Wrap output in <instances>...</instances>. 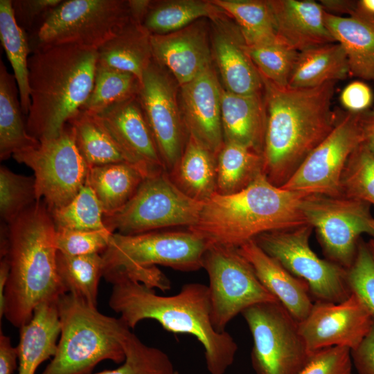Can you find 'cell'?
Returning <instances> with one entry per match:
<instances>
[{
	"instance_id": "cell-1",
	"label": "cell",
	"mask_w": 374,
	"mask_h": 374,
	"mask_svg": "<svg viewBox=\"0 0 374 374\" xmlns=\"http://www.w3.org/2000/svg\"><path fill=\"white\" fill-rule=\"evenodd\" d=\"M262 80L266 112L262 172L281 187L333 129L338 118L332 109L336 82L292 88Z\"/></svg>"
},
{
	"instance_id": "cell-2",
	"label": "cell",
	"mask_w": 374,
	"mask_h": 374,
	"mask_svg": "<svg viewBox=\"0 0 374 374\" xmlns=\"http://www.w3.org/2000/svg\"><path fill=\"white\" fill-rule=\"evenodd\" d=\"M109 305L131 329L153 319L169 332L195 337L204 348L210 374H225L234 361L238 345L229 332L215 329L208 287L204 284L186 283L175 295L163 296L141 283L122 280L112 285Z\"/></svg>"
},
{
	"instance_id": "cell-3",
	"label": "cell",
	"mask_w": 374,
	"mask_h": 374,
	"mask_svg": "<svg viewBox=\"0 0 374 374\" xmlns=\"http://www.w3.org/2000/svg\"><path fill=\"white\" fill-rule=\"evenodd\" d=\"M8 225L10 272L3 316L19 328L37 305L66 292L57 271L56 229L44 202L37 201Z\"/></svg>"
},
{
	"instance_id": "cell-4",
	"label": "cell",
	"mask_w": 374,
	"mask_h": 374,
	"mask_svg": "<svg viewBox=\"0 0 374 374\" xmlns=\"http://www.w3.org/2000/svg\"><path fill=\"white\" fill-rule=\"evenodd\" d=\"M308 195L276 186L262 172L238 193H214L188 229L208 246L238 248L262 233L307 224L301 203Z\"/></svg>"
},
{
	"instance_id": "cell-5",
	"label": "cell",
	"mask_w": 374,
	"mask_h": 374,
	"mask_svg": "<svg viewBox=\"0 0 374 374\" xmlns=\"http://www.w3.org/2000/svg\"><path fill=\"white\" fill-rule=\"evenodd\" d=\"M96 50L73 45L39 48L28 57L27 131L37 140L58 136L92 91Z\"/></svg>"
},
{
	"instance_id": "cell-6",
	"label": "cell",
	"mask_w": 374,
	"mask_h": 374,
	"mask_svg": "<svg viewBox=\"0 0 374 374\" xmlns=\"http://www.w3.org/2000/svg\"><path fill=\"white\" fill-rule=\"evenodd\" d=\"M207 242L189 231H154L134 235L114 233L102 253L103 276L111 284L122 280L141 283L161 291L171 289L157 265L181 271L202 268Z\"/></svg>"
},
{
	"instance_id": "cell-7",
	"label": "cell",
	"mask_w": 374,
	"mask_h": 374,
	"mask_svg": "<svg viewBox=\"0 0 374 374\" xmlns=\"http://www.w3.org/2000/svg\"><path fill=\"white\" fill-rule=\"evenodd\" d=\"M61 332L55 355L41 374H91L100 362H124L123 342L130 328L122 320L100 313L77 295L57 300Z\"/></svg>"
},
{
	"instance_id": "cell-8",
	"label": "cell",
	"mask_w": 374,
	"mask_h": 374,
	"mask_svg": "<svg viewBox=\"0 0 374 374\" xmlns=\"http://www.w3.org/2000/svg\"><path fill=\"white\" fill-rule=\"evenodd\" d=\"M132 21L127 1H62L35 30L30 48L73 45L97 51Z\"/></svg>"
},
{
	"instance_id": "cell-9",
	"label": "cell",
	"mask_w": 374,
	"mask_h": 374,
	"mask_svg": "<svg viewBox=\"0 0 374 374\" xmlns=\"http://www.w3.org/2000/svg\"><path fill=\"white\" fill-rule=\"evenodd\" d=\"M203 202L184 194L165 171L147 177L120 209L103 216L112 233L134 235L176 226H193Z\"/></svg>"
},
{
	"instance_id": "cell-10",
	"label": "cell",
	"mask_w": 374,
	"mask_h": 374,
	"mask_svg": "<svg viewBox=\"0 0 374 374\" xmlns=\"http://www.w3.org/2000/svg\"><path fill=\"white\" fill-rule=\"evenodd\" d=\"M253 339L252 366L257 374H299L310 354L299 322L278 301L251 305L241 313Z\"/></svg>"
},
{
	"instance_id": "cell-11",
	"label": "cell",
	"mask_w": 374,
	"mask_h": 374,
	"mask_svg": "<svg viewBox=\"0 0 374 374\" xmlns=\"http://www.w3.org/2000/svg\"><path fill=\"white\" fill-rule=\"evenodd\" d=\"M312 229L307 224L264 233L253 240L292 274L305 280L316 301L342 302L352 294L347 269L317 256L309 243Z\"/></svg>"
},
{
	"instance_id": "cell-12",
	"label": "cell",
	"mask_w": 374,
	"mask_h": 374,
	"mask_svg": "<svg viewBox=\"0 0 374 374\" xmlns=\"http://www.w3.org/2000/svg\"><path fill=\"white\" fill-rule=\"evenodd\" d=\"M302 213L316 230L327 260L346 269L352 265L361 235L374 234L371 204L344 195L310 194L301 203Z\"/></svg>"
},
{
	"instance_id": "cell-13",
	"label": "cell",
	"mask_w": 374,
	"mask_h": 374,
	"mask_svg": "<svg viewBox=\"0 0 374 374\" xmlns=\"http://www.w3.org/2000/svg\"><path fill=\"white\" fill-rule=\"evenodd\" d=\"M202 268L209 278L212 322L219 332H224L226 325L247 308L278 301L261 283L238 248L209 245L203 256Z\"/></svg>"
},
{
	"instance_id": "cell-14",
	"label": "cell",
	"mask_w": 374,
	"mask_h": 374,
	"mask_svg": "<svg viewBox=\"0 0 374 374\" xmlns=\"http://www.w3.org/2000/svg\"><path fill=\"white\" fill-rule=\"evenodd\" d=\"M12 157L34 172L37 201L49 212L68 204L87 181L89 166L80 154L69 123L56 137L39 141Z\"/></svg>"
},
{
	"instance_id": "cell-15",
	"label": "cell",
	"mask_w": 374,
	"mask_h": 374,
	"mask_svg": "<svg viewBox=\"0 0 374 374\" xmlns=\"http://www.w3.org/2000/svg\"><path fill=\"white\" fill-rule=\"evenodd\" d=\"M362 112L338 115L328 135L308 154L280 188L308 194L341 196L346 163L363 142Z\"/></svg>"
},
{
	"instance_id": "cell-16",
	"label": "cell",
	"mask_w": 374,
	"mask_h": 374,
	"mask_svg": "<svg viewBox=\"0 0 374 374\" xmlns=\"http://www.w3.org/2000/svg\"><path fill=\"white\" fill-rule=\"evenodd\" d=\"M179 89L170 74L152 59L143 73L138 98L168 173L177 164L188 139Z\"/></svg>"
},
{
	"instance_id": "cell-17",
	"label": "cell",
	"mask_w": 374,
	"mask_h": 374,
	"mask_svg": "<svg viewBox=\"0 0 374 374\" xmlns=\"http://www.w3.org/2000/svg\"><path fill=\"white\" fill-rule=\"evenodd\" d=\"M374 317L354 294L340 303L316 301L299 330L308 352L333 346L356 348L370 331Z\"/></svg>"
},
{
	"instance_id": "cell-18",
	"label": "cell",
	"mask_w": 374,
	"mask_h": 374,
	"mask_svg": "<svg viewBox=\"0 0 374 374\" xmlns=\"http://www.w3.org/2000/svg\"><path fill=\"white\" fill-rule=\"evenodd\" d=\"M89 114L145 178L166 171L138 96Z\"/></svg>"
},
{
	"instance_id": "cell-19",
	"label": "cell",
	"mask_w": 374,
	"mask_h": 374,
	"mask_svg": "<svg viewBox=\"0 0 374 374\" xmlns=\"http://www.w3.org/2000/svg\"><path fill=\"white\" fill-rule=\"evenodd\" d=\"M222 89L213 64L179 89L181 111L188 136L216 155L224 143Z\"/></svg>"
},
{
	"instance_id": "cell-20",
	"label": "cell",
	"mask_w": 374,
	"mask_h": 374,
	"mask_svg": "<svg viewBox=\"0 0 374 374\" xmlns=\"http://www.w3.org/2000/svg\"><path fill=\"white\" fill-rule=\"evenodd\" d=\"M153 60L166 70L179 87L213 64L209 19H199L179 30L150 35Z\"/></svg>"
},
{
	"instance_id": "cell-21",
	"label": "cell",
	"mask_w": 374,
	"mask_h": 374,
	"mask_svg": "<svg viewBox=\"0 0 374 374\" xmlns=\"http://www.w3.org/2000/svg\"><path fill=\"white\" fill-rule=\"evenodd\" d=\"M210 37L223 88L248 95L262 91V77L246 51V43L234 21L225 12L209 20Z\"/></svg>"
},
{
	"instance_id": "cell-22",
	"label": "cell",
	"mask_w": 374,
	"mask_h": 374,
	"mask_svg": "<svg viewBox=\"0 0 374 374\" xmlns=\"http://www.w3.org/2000/svg\"><path fill=\"white\" fill-rule=\"evenodd\" d=\"M278 41L301 52L336 42L328 29L325 10L312 0H269Z\"/></svg>"
},
{
	"instance_id": "cell-23",
	"label": "cell",
	"mask_w": 374,
	"mask_h": 374,
	"mask_svg": "<svg viewBox=\"0 0 374 374\" xmlns=\"http://www.w3.org/2000/svg\"><path fill=\"white\" fill-rule=\"evenodd\" d=\"M238 249L251 264L261 283L291 315L298 322L306 318L313 305L308 283L288 271L254 240Z\"/></svg>"
},
{
	"instance_id": "cell-24",
	"label": "cell",
	"mask_w": 374,
	"mask_h": 374,
	"mask_svg": "<svg viewBox=\"0 0 374 374\" xmlns=\"http://www.w3.org/2000/svg\"><path fill=\"white\" fill-rule=\"evenodd\" d=\"M224 142L238 144L262 154L266 112L262 91L248 95L221 92Z\"/></svg>"
},
{
	"instance_id": "cell-25",
	"label": "cell",
	"mask_w": 374,
	"mask_h": 374,
	"mask_svg": "<svg viewBox=\"0 0 374 374\" xmlns=\"http://www.w3.org/2000/svg\"><path fill=\"white\" fill-rule=\"evenodd\" d=\"M324 20L346 53L349 76L374 81V17L357 10L348 17L325 12Z\"/></svg>"
},
{
	"instance_id": "cell-26",
	"label": "cell",
	"mask_w": 374,
	"mask_h": 374,
	"mask_svg": "<svg viewBox=\"0 0 374 374\" xmlns=\"http://www.w3.org/2000/svg\"><path fill=\"white\" fill-rule=\"evenodd\" d=\"M57 300L37 305L29 321L19 328L18 374H35L42 362L55 355L61 332Z\"/></svg>"
},
{
	"instance_id": "cell-27",
	"label": "cell",
	"mask_w": 374,
	"mask_h": 374,
	"mask_svg": "<svg viewBox=\"0 0 374 374\" xmlns=\"http://www.w3.org/2000/svg\"><path fill=\"white\" fill-rule=\"evenodd\" d=\"M217 156L188 136L169 176L184 194L204 203L217 191Z\"/></svg>"
},
{
	"instance_id": "cell-28",
	"label": "cell",
	"mask_w": 374,
	"mask_h": 374,
	"mask_svg": "<svg viewBox=\"0 0 374 374\" xmlns=\"http://www.w3.org/2000/svg\"><path fill=\"white\" fill-rule=\"evenodd\" d=\"M98 52V63L134 74L142 82L152 61L150 34L133 20Z\"/></svg>"
},
{
	"instance_id": "cell-29",
	"label": "cell",
	"mask_w": 374,
	"mask_h": 374,
	"mask_svg": "<svg viewBox=\"0 0 374 374\" xmlns=\"http://www.w3.org/2000/svg\"><path fill=\"white\" fill-rule=\"evenodd\" d=\"M14 74L0 61V159L37 145L39 141L27 131Z\"/></svg>"
},
{
	"instance_id": "cell-30",
	"label": "cell",
	"mask_w": 374,
	"mask_h": 374,
	"mask_svg": "<svg viewBox=\"0 0 374 374\" xmlns=\"http://www.w3.org/2000/svg\"><path fill=\"white\" fill-rule=\"evenodd\" d=\"M349 76L342 46L334 42L299 53L288 82L292 88H312Z\"/></svg>"
},
{
	"instance_id": "cell-31",
	"label": "cell",
	"mask_w": 374,
	"mask_h": 374,
	"mask_svg": "<svg viewBox=\"0 0 374 374\" xmlns=\"http://www.w3.org/2000/svg\"><path fill=\"white\" fill-rule=\"evenodd\" d=\"M144 179L134 165L121 162L90 167L87 181L107 215L123 206Z\"/></svg>"
},
{
	"instance_id": "cell-32",
	"label": "cell",
	"mask_w": 374,
	"mask_h": 374,
	"mask_svg": "<svg viewBox=\"0 0 374 374\" xmlns=\"http://www.w3.org/2000/svg\"><path fill=\"white\" fill-rule=\"evenodd\" d=\"M224 12L211 0L152 1L142 25L150 35H164Z\"/></svg>"
},
{
	"instance_id": "cell-33",
	"label": "cell",
	"mask_w": 374,
	"mask_h": 374,
	"mask_svg": "<svg viewBox=\"0 0 374 374\" xmlns=\"http://www.w3.org/2000/svg\"><path fill=\"white\" fill-rule=\"evenodd\" d=\"M0 39L17 83L23 113L28 116L30 106L28 61L31 48L26 31L16 21L11 0L0 1Z\"/></svg>"
},
{
	"instance_id": "cell-34",
	"label": "cell",
	"mask_w": 374,
	"mask_h": 374,
	"mask_svg": "<svg viewBox=\"0 0 374 374\" xmlns=\"http://www.w3.org/2000/svg\"><path fill=\"white\" fill-rule=\"evenodd\" d=\"M262 170V154L238 144L224 142L217 156L216 193H238L263 172Z\"/></svg>"
},
{
	"instance_id": "cell-35",
	"label": "cell",
	"mask_w": 374,
	"mask_h": 374,
	"mask_svg": "<svg viewBox=\"0 0 374 374\" xmlns=\"http://www.w3.org/2000/svg\"><path fill=\"white\" fill-rule=\"evenodd\" d=\"M238 26L247 46L278 41L269 0H211Z\"/></svg>"
},
{
	"instance_id": "cell-36",
	"label": "cell",
	"mask_w": 374,
	"mask_h": 374,
	"mask_svg": "<svg viewBox=\"0 0 374 374\" xmlns=\"http://www.w3.org/2000/svg\"><path fill=\"white\" fill-rule=\"evenodd\" d=\"M68 123L76 148L89 167L127 162L112 137L89 113L80 109Z\"/></svg>"
},
{
	"instance_id": "cell-37",
	"label": "cell",
	"mask_w": 374,
	"mask_h": 374,
	"mask_svg": "<svg viewBox=\"0 0 374 374\" xmlns=\"http://www.w3.org/2000/svg\"><path fill=\"white\" fill-rule=\"evenodd\" d=\"M57 271L66 293L82 297L97 307L98 284L103 276L102 256H69L57 251Z\"/></svg>"
},
{
	"instance_id": "cell-38",
	"label": "cell",
	"mask_w": 374,
	"mask_h": 374,
	"mask_svg": "<svg viewBox=\"0 0 374 374\" xmlns=\"http://www.w3.org/2000/svg\"><path fill=\"white\" fill-rule=\"evenodd\" d=\"M141 82L134 74L97 62L91 92L81 110L96 113L139 96Z\"/></svg>"
},
{
	"instance_id": "cell-39",
	"label": "cell",
	"mask_w": 374,
	"mask_h": 374,
	"mask_svg": "<svg viewBox=\"0 0 374 374\" xmlns=\"http://www.w3.org/2000/svg\"><path fill=\"white\" fill-rule=\"evenodd\" d=\"M50 213L56 229L94 231L106 229L101 206L87 181L68 204Z\"/></svg>"
},
{
	"instance_id": "cell-40",
	"label": "cell",
	"mask_w": 374,
	"mask_h": 374,
	"mask_svg": "<svg viewBox=\"0 0 374 374\" xmlns=\"http://www.w3.org/2000/svg\"><path fill=\"white\" fill-rule=\"evenodd\" d=\"M123 346L125 358L123 364L96 374H176L166 353L145 345L130 330L125 336Z\"/></svg>"
},
{
	"instance_id": "cell-41",
	"label": "cell",
	"mask_w": 374,
	"mask_h": 374,
	"mask_svg": "<svg viewBox=\"0 0 374 374\" xmlns=\"http://www.w3.org/2000/svg\"><path fill=\"white\" fill-rule=\"evenodd\" d=\"M246 51L262 77L278 85H288L299 52L278 40L246 46Z\"/></svg>"
},
{
	"instance_id": "cell-42",
	"label": "cell",
	"mask_w": 374,
	"mask_h": 374,
	"mask_svg": "<svg viewBox=\"0 0 374 374\" xmlns=\"http://www.w3.org/2000/svg\"><path fill=\"white\" fill-rule=\"evenodd\" d=\"M341 195L374 205V154L362 143L352 152L341 178Z\"/></svg>"
},
{
	"instance_id": "cell-43",
	"label": "cell",
	"mask_w": 374,
	"mask_h": 374,
	"mask_svg": "<svg viewBox=\"0 0 374 374\" xmlns=\"http://www.w3.org/2000/svg\"><path fill=\"white\" fill-rule=\"evenodd\" d=\"M37 201L34 177L0 168V213L1 220L10 224Z\"/></svg>"
},
{
	"instance_id": "cell-44",
	"label": "cell",
	"mask_w": 374,
	"mask_h": 374,
	"mask_svg": "<svg viewBox=\"0 0 374 374\" xmlns=\"http://www.w3.org/2000/svg\"><path fill=\"white\" fill-rule=\"evenodd\" d=\"M347 280L355 294L374 317V259L366 242L359 240L355 258L347 269Z\"/></svg>"
},
{
	"instance_id": "cell-45",
	"label": "cell",
	"mask_w": 374,
	"mask_h": 374,
	"mask_svg": "<svg viewBox=\"0 0 374 374\" xmlns=\"http://www.w3.org/2000/svg\"><path fill=\"white\" fill-rule=\"evenodd\" d=\"M112 233L107 228L94 231L56 229L57 251L69 256L103 253L107 247Z\"/></svg>"
},
{
	"instance_id": "cell-46",
	"label": "cell",
	"mask_w": 374,
	"mask_h": 374,
	"mask_svg": "<svg viewBox=\"0 0 374 374\" xmlns=\"http://www.w3.org/2000/svg\"><path fill=\"white\" fill-rule=\"evenodd\" d=\"M352 366L351 350L333 346L312 353L299 374H352Z\"/></svg>"
},
{
	"instance_id": "cell-47",
	"label": "cell",
	"mask_w": 374,
	"mask_h": 374,
	"mask_svg": "<svg viewBox=\"0 0 374 374\" xmlns=\"http://www.w3.org/2000/svg\"><path fill=\"white\" fill-rule=\"evenodd\" d=\"M62 0H15L12 8L17 24L25 31L39 26Z\"/></svg>"
},
{
	"instance_id": "cell-48",
	"label": "cell",
	"mask_w": 374,
	"mask_h": 374,
	"mask_svg": "<svg viewBox=\"0 0 374 374\" xmlns=\"http://www.w3.org/2000/svg\"><path fill=\"white\" fill-rule=\"evenodd\" d=\"M373 93L370 87L362 81L348 84L340 94L342 106L350 112H363L373 104Z\"/></svg>"
},
{
	"instance_id": "cell-49",
	"label": "cell",
	"mask_w": 374,
	"mask_h": 374,
	"mask_svg": "<svg viewBox=\"0 0 374 374\" xmlns=\"http://www.w3.org/2000/svg\"><path fill=\"white\" fill-rule=\"evenodd\" d=\"M351 358L358 374H374V322L359 345L351 350Z\"/></svg>"
},
{
	"instance_id": "cell-50",
	"label": "cell",
	"mask_w": 374,
	"mask_h": 374,
	"mask_svg": "<svg viewBox=\"0 0 374 374\" xmlns=\"http://www.w3.org/2000/svg\"><path fill=\"white\" fill-rule=\"evenodd\" d=\"M17 348H14L9 337L0 332V374H12L17 367Z\"/></svg>"
},
{
	"instance_id": "cell-51",
	"label": "cell",
	"mask_w": 374,
	"mask_h": 374,
	"mask_svg": "<svg viewBox=\"0 0 374 374\" xmlns=\"http://www.w3.org/2000/svg\"><path fill=\"white\" fill-rule=\"evenodd\" d=\"M320 4L328 13L340 16V14L353 15L357 10V1L321 0Z\"/></svg>"
},
{
	"instance_id": "cell-52",
	"label": "cell",
	"mask_w": 374,
	"mask_h": 374,
	"mask_svg": "<svg viewBox=\"0 0 374 374\" xmlns=\"http://www.w3.org/2000/svg\"><path fill=\"white\" fill-rule=\"evenodd\" d=\"M363 143L374 154V109L362 112Z\"/></svg>"
},
{
	"instance_id": "cell-53",
	"label": "cell",
	"mask_w": 374,
	"mask_h": 374,
	"mask_svg": "<svg viewBox=\"0 0 374 374\" xmlns=\"http://www.w3.org/2000/svg\"><path fill=\"white\" fill-rule=\"evenodd\" d=\"M127 3L132 19L138 24H143L152 1L128 0Z\"/></svg>"
},
{
	"instance_id": "cell-54",
	"label": "cell",
	"mask_w": 374,
	"mask_h": 374,
	"mask_svg": "<svg viewBox=\"0 0 374 374\" xmlns=\"http://www.w3.org/2000/svg\"><path fill=\"white\" fill-rule=\"evenodd\" d=\"M357 10L371 17H374V0L357 1Z\"/></svg>"
},
{
	"instance_id": "cell-55",
	"label": "cell",
	"mask_w": 374,
	"mask_h": 374,
	"mask_svg": "<svg viewBox=\"0 0 374 374\" xmlns=\"http://www.w3.org/2000/svg\"><path fill=\"white\" fill-rule=\"evenodd\" d=\"M374 226V224H373ZM368 248L374 259V234L371 236V240L368 242H366Z\"/></svg>"
}]
</instances>
